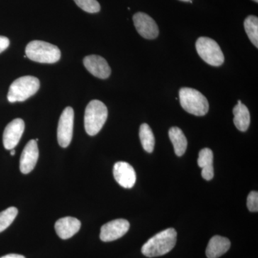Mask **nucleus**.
I'll use <instances>...</instances> for the list:
<instances>
[{
	"label": "nucleus",
	"instance_id": "nucleus-7",
	"mask_svg": "<svg viewBox=\"0 0 258 258\" xmlns=\"http://www.w3.org/2000/svg\"><path fill=\"white\" fill-rule=\"evenodd\" d=\"M74 111L71 107L64 108L59 119L57 126V141L61 147H69L73 138Z\"/></svg>",
	"mask_w": 258,
	"mask_h": 258
},
{
	"label": "nucleus",
	"instance_id": "nucleus-12",
	"mask_svg": "<svg viewBox=\"0 0 258 258\" xmlns=\"http://www.w3.org/2000/svg\"><path fill=\"white\" fill-rule=\"evenodd\" d=\"M83 64L90 74L98 79H106L111 75V70L109 64L101 56H86L83 59Z\"/></svg>",
	"mask_w": 258,
	"mask_h": 258
},
{
	"label": "nucleus",
	"instance_id": "nucleus-17",
	"mask_svg": "<svg viewBox=\"0 0 258 258\" xmlns=\"http://www.w3.org/2000/svg\"><path fill=\"white\" fill-rule=\"evenodd\" d=\"M234 123L236 128L240 132H244L248 129L250 124V114L248 108L241 101L233 108Z\"/></svg>",
	"mask_w": 258,
	"mask_h": 258
},
{
	"label": "nucleus",
	"instance_id": "nucleus-4",
	"mask_svg": "<svg viewBox=\"0 0 258 258\" xmlns=\"http://www.w3.org/2000/svg\"><path fill=\"white\" fill-rule=\"evenodd\" d=\"M179 94L180 104L190 114L203 116L208 113L210 107L208 99L198 90L182 88Z\"/></svg>",
	"mask_w": 258,
	"mask_h": 258
},
{
	"label": "nucleus",
	"instance_id": "nucleus-22",
	"mask_svg": "<svg viewBox=\"0 0 258 258\" xmlns=\"http://www.w3.org/2000/svg\"><path fill=\"white\" fill-rule=\"evenodd\" d=\"M74 2L81 9L88 13H96L101 10V5L97 0H74Z\"/></svg>",
	"mask_w": 258,
	"mask_h": 258
},
{
	"label": "nucleus",
	"instance_id": "nucleus-28",
	"mask_svg": "<svg viewBox=\"0 0 258 258\" xmlns=\"http://www.w3.org/2000/svg\"><path fill=\"white\" fill-rule=\"evenodd\" d=\"M254 2H255V3H258V0H253Z\"/></svg>",
	"mask_w": 258,
	"mask_h": 258
},
{
	"label": "nucleus",
	"instance_id": "nucleus-8",
	"mask_svg": "<svg viewBox=\"0 0 258 258\" xmlns=\"http://www.w3.org/2000/svg\"><path fill=\"white\" fill-rule=\"evenodd\" d=\"M130 224L124 219H118L105 224L101 227L100 238L103 242L118 240L128 232Z\"/></svg>",
	"mask_w": 258,
	"mask_h": 258
},
{
	"label": "nucleus",
	"instance_id": "nucleus-6",
	"mask_svg": "<svg viewBox=\"0 0 258 258\" xmlns=\"http://www.w3.org/2000/svg\"><path fill=\"white\" fill-rule=\"evenodd\" d=\"M197 52L205 62L212 66H222L225 56L220 45L210 37H201L196 42Z\"/></svg>",
	"mask_w": 258,
	"mask_h": 258
},
{
	"label": "nucleus",
	"instance_id": "nucleus-23",
	"mask_svg": "<svg viewBox=\"0 0 258 258\" xmlns=\"http://www.w3.org/2000/svg\"><path fill=\"white\" fill-rule=\"evenodd\" d=\"M247 209L250 212L258 211V193L257 191H252L249 194L247 199Z\"/></svg>",
	"mask_w": 258,
	"mask_h": 258
},
{
	"label": "nucleus",
	"instance_id": "nucleus-10",
	"mask_svg": "<svg viewBox=\"0 0 258 258\" xmlns=\"http://www.w3.org/2000/svg\"><path fill=\"white\" fill-rule=\"evenodd\" d=\"M115 181L125 189L133 187L137 181V174L133 166L125 161H118L113 166Z\"/></svg>",
	"mask_w": 258,
	"mask_h": 258
},
{
	"label": "nucleus",
	"instance_id": "nucleus-18",
	"mask_svg": "<svg viewBox=\"0 0 258 258\" xmlns=\"http://www.w3.org/2000/svg\"><path fill=\"white\" fill-rule=\"evenodd\" d=\"M169 137L174 146L176 155L178 157L184 155L187 148V140L182 131L178 127H171L169 131Z\"/></svg>",
	"mask_w": 258,
	"mask_h": 258
},
{
	"label": "nucleus",
	"instance_id": "nucleus-20",
	"mask_svg": "<svg viewBox=\"0 0 258 258\" xmlns=\"http://www.w3.org/2000/svg\"><path fill=\"white\" fill-rule=\"evenodd\" d=\"M244 30L249 40L258 47V18L254 15H249L244 22Z\"/></svg>",
	"mask_w": 258,
	"mask_h": 258
},
{
	"label": "nucleus",
	"instance_id": "nucleus-21",
	"mask_svg": "<svg viewBox=\"0 0 258 258\" xmlns=\"http://www.w3.org/2000/svg\"><path fill=\"white\" fill-rule=\"evenodd\" d=\"M18 213V209L15 207H10L0 212V232L6 230L13 223Z\"/></svg>",
	"mask_w": 258,
	"mask_h": 258
},
{
	"label": "nucleus",
	"instance_id": "nucleus-1",
	"mask_svg": "<svg viewBox=\"0 0 258 258\" xmlns=\"http://www.w3.org/2000/svg\"><path fill=\"white\" fill-rule=\"evenodd\" d=\"M176 231L166 229L154 235L144 244L142 252L148 257H159L170 252L176 243Z\"/></svg>",
	"mask_w": 258,
	"mask_h": 258
},
{
	"label": "nucleus",
	"instance_id": "nucleus-15",
	"mask_svg": "<svg viewBox=\"0 0 258 258\" xmlns=\"http://www.w3.org/2000/svg\"><path fill=\"white\" fill-rule=\"evenodd\" d=\"M230 241L222 236L215 235L209 242L206 249V255L208 258H218L226 253L230 249Z\"/></svg>",
	"mask_w": 258,
	"mask_h": 258
},
{
	"label": "nucleus",
	"instance_id": "nucleus-13",
	"mask_svg": "<svg viewBox=\"0 0 258 258\" xmlns=\"http://www.w3.org/2000/svg\"><path fill=\"white\" fill-rule=\"evenodd\" d=\"M39 157L38 147L35 140H30L24 148L20 157V169L23 174H29L33 170Z\"/></svg>",
	"mask_w": 258,
	"mask_h": 258
},
{
	"label": "nucleus",
	"instance_id": "nucleus-2",
	"mask_svg": "<svg viewBox=\"0 0 258 258\" xmlns=\"http://www.w3.org/2000/svg\"><path fill=\"white\" fill-rule=\"evenodd\" d=\"M108 118V109L103 102L93 100L88 103L85 111L84 124L86 133L95 136L103 128Z\"/></svg>",
	"mask_w": 258,
	"mask_h": 258
},
{
	"label": "nucleus",
	"instance_id": "nucleus-16",
	"mask_svg": "<svg viewBox=\"0 0 258 258\" xmlns=\"http://www.w3.org/2000/svg\"><path fill=\"white\" fill-rule=\"evenodd\" d=\"M213 158V152L208 148L202 149L199 153L198 164L203 169L202 176L207 181H210L214 177Z\"/></svg>",
	"mask_w": 258,
	"mask_h": 258
},
{
	"label": "nucleus",
	"instance_id": "nucleus-14",
	"mask_svg": "<svg viewBox=\"0 0 258 258\" xmlns=\"http://www.w3.org/2000/svg\"><path fill=\"white\" fill-rule=\"evenodd\" d=\"M81 223L78 219L72 217H62L56 222V233L62 240H67L76 235L81 229Z\"/></svg>",
	"mask_w": 258,
	"mask_h": 258
},
{
	"label": "nucleus",
	"instance_id": "nucleus-24",
	"mask_svg": "<svg viewBox=\"0 0 258 258\" xmlns=\"http://www.w3.org/2000/svg\"><path fill=\"white\" fill-rule=\"evenodd\" d=\"M10 45V40L8 37L0 36V53L6 50Z\"/></svg>",
	"mask_w": 258,
	"mask_h": 258
},
{
	"label": "nucleus",
	"instance_id": "nucleus-26",
	"mask_svg": "<svg viewBox=\"0 0 258 258\" xmlns=\"http://www.w3.org/2000/svg\"><path fill=\"white\" fill-rule=\"evenodd\" d=\"M10 151H11V152H10V154H11V155L12 156H14L15 154V149H11V150H10Z\"/></svg>",
	"mask_w": 258,
	"mask_h": 258
},
{
	"label": "nucleus",
	"instance_id": "nucleus-25",
	"mask_svg": "<svg viewBox=\"0 0 258 258\" xmlns=\"http://www.w3.org/2000/svg\"><path fill=\"white\" fill-rule=\"evenodd\" d=\"M0 258H25L23 255L18 254H9L7 255L3 256Z\"/></svg>",
	"mask_w": 258,
	"mask_h": 258
},
{
	"label": "nucleus",
	"instance_id": "nucleus-9",
	"mask_svg": "<svg viewBox=\"0 0 258 258\" xmlns=\"http://www.w3.org/2000/svg\"><path fill=\"white\" fill-rule=\"evenodd\" d=\"M134 26L141 36L153 40L157 38L159 30L154 19L144 13H137L133 17Z\"/></svg>",
	"mask_w": 258,
	"mask_h": 258
},
{
	"label": "nucleus",
	"instance_id": "nucleus-27",
	"mask_svg": "<svg viewBox=\"0 0 258 258\" xmlns=\"http://www.w3.org/2000/svg\"><path fill=\"white\" fill-rule=\"evenodd\" d=\"M182 2H189V3H192V0H180Z\"/></svg>",
	"mask_w": 258,
	"mask_h": 258
},
{
	"label": "nucleus",
	"instance_id": "nucleus-3",
	"mask_svg": "<svg viewBox=\"0 0 258 258\" xmlns=\"http://www.w3.org/2000/svg\"><path fill=\"white\" fill-rule=\"evenodd\" d=\"M27 57L40 63H55L60 59V50L56 45L49 42L33 40L25 49Z\"/></svg>",
	"mask_w": 258,
	"mask_h": 258
},
{
	"label": "nucleus",
	"instance_id": "nucleus-11",
	"mask_svg": "<svg viewBox=\"0 0 258 258\" xmlns=\"http://www.w3.org/2000/svg\"><path fill=\"white\" fill-rule=\"evenodd\" d=\"M25 131V122L21 118L12 120L7 125L3 134V144L8 150L15 149L18 145Z\"/></svg>",
	"mask_w": 258,
	"mask_h": 258
},
{
	"label": "nucleus",
	"instance_id": "nucleus-19",
	"mask_svg": "<svg viewBox=\"0 0 258 258\" xmlns=\"http://www.w3.org/2000/svg\"><path fill=\"white\" fill-rule=\"evenodd\" d=\"M139 138L144 150L148 153L154 152L155 145V138L152 128L147 123L141 125L139 128Z\"/></svg>",
	"mask_w": 258,
	"mask_h": 258
},
{
	"label": "nucleus",
	"instance_id": "nucleus-5",
	"mask_svg": "<svg viewBox=\"0 0 258 258\" xmlns=\"http://www.w3.org/2000/svg\"><path fill=\"white\" fill-rule=\"evenodd\" d=\"M40 81L34 76H27L15 80L10 86L8 99L10 103L25 101L40 88Z\"/></svg>",
	"mask_w": 258,
	"mask_h": 258
}]
</instances>
